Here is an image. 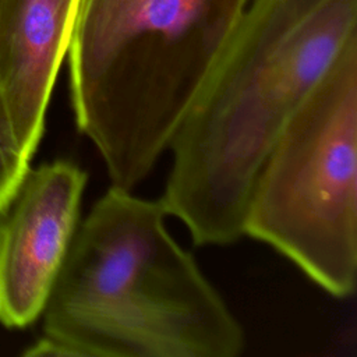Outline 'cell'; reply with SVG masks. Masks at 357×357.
Returning <instances> with one entry per match:
<instances>
[{
    "mask_svg": "<svg viewBox=\"0 0 357 357\" xmlns=\"http://www.w3.org/2000/svg\"><path fill=\"white\" fill-rule=\"evenodd\" d=\"M357 43V0H248L176 130L160 199L198 245L244 236L255 177L337 57Z\"/></svg>",
    "mask_w": 357,
    "mask_h": 357,
    "instance_id": "6da1fadb",
    "label": "cell"
},
{
    "mask_svg": "<svg viewBox=\"0 0 357 357\" xmlns=\"http://www.w3.org/2000/svg\"><path fill=\"white\" fill-rule=\"evenodd\" d=\"M160 198L114 185L79 220L29 357H236L244 329L166 226Z\"/></svg>",
    "mask_w": 357,
    "mask_h": 357,
    "instance_id": "7a4b0ae2",
    "label": "cell"
},
{
    "mask_svg": "<svg viewBox=\"0 0 357 357\" xmlns=\"http://www.w3.org/2000/svg\"><path fill=\"white\" fill-rule=\"evenodd\" d=\"M248 0H77L71 106L112 185L134 190L169 151Z\"/></svg>",
    "mask_w": 357,
    "mask_h": 357,
    "instance_id": "3957f363",
    "label": "cell"
},
{
    "mask_svg": "<svg viewBox=\"0 0 357 357\" xmlns=\"http://www.w3.org/2000/svg\"><path fill=\"white\" fill-rule=\"evenodd\" d=\"M244 236L290 259L336 298L357 278V43L326 71L264 160Z\"/></svg>",
    "mask_w": 357,
    "mask_h": 357,
    "instance_id": "277c9868",
    "label": "cell"
},
{
    "mask_svg": "<svg viewBox=\"0 0 357 357\" xmlns=\"http://www.w3.org/2000/svg\"><path fill=\"white\" fill-rule=\"evenodd\" d=\"M86 173L57 159L28 167L0 208V324L25 328L40 315L79 223Z\"/></svg>",
    "mask_w": 357,
    "mask_h": 357,
    "instance_id": "5b68a950",
    "label": "cell"
},
{
    "mask_svg": "<svg viewBox=\"0 0 357 357\" xmlns=\"http://www.w3.org/2000/svg\"><path fill=\"white\" fill-rule=\"evenodd\" d=\"M77 0H0V89L17 139L32 158L67 56Z\"/></svg>",
    "mask_w": 357,
    "mask_h": 357,
    "instance_id": "8992f818",
    "label": "cell"
},
{
    "mask_svg": "<svg viewBox=\"0 0 357 357\" xmlns=\"http://www.w3.org/2000/svg\"><path fill=\"white\" fill-rule=\"evenodd\" d=\"M31 158L21 148L6 99L0 89V208L11 197L25 172Z\"/></svg>",
    "mask_w": 357,
    "mask_h": 357,
    "instance_id": "52a82bcc",
    "label": "cell"
}]
</instances>
